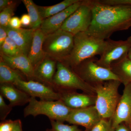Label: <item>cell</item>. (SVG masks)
Returning a JSON list of instances; mask_svg holds the SVG:
<instances>
[{"label": "cell", "instance_id": "6da1fadb", "mask_svg": "<svg viewBox=\"0 0 131 131\" xmlns=\"http://www.w3.org/2000/svg\"><path fill=\"white\" fill-rule=\"evenodd\" d=\"M93 19L86 33L105 40L114 33L131 27V6L110 5L89 0Z\"/></svg>", "mask_w": 131, "mask_h": 131}, {"label": "cell", "instance_id": "7a4b0ae2", "mask_svg": "<svg viewBox=\"0 0 131 131\" xmlns=\"http://www.w3.org/2000/svg\"><path fill=\"white\" fill-rule=\"evenodd\" d=\"M106 44V40L95 37L86 32L77 34L74 36L72 51L62 62L74 69L85 60L94 58L97 55L100 56Z\"/></svg>", "mask_w": 131, "mask_h": 131}, {"label": "cell", "instance_id": "3957f363", "mask_svg": "<svg viewBox=\"0 0 131 131\" xmlns=\"http://www.w3.org/2000/svg\"><path fill=\"white\" fill-rule=\"evenodd\" d=\"M121 83L118 80H112L94 86L96 97L95 106L102 118L112 117L121 96L119 88Z\"/></svg>", "mask_w": 131, "mask_h": 131}, {"label": "cell", "instance_id": "277c9868", "mask_svg": "<svg viewBox=\"0 0 131 131\" xmlns=\"http://www.w3.org/2000/svg\"><path fill=\"white\" fill-rule=\"evenodd\" d=\"M52 88L57 92L81 90L85 93L95 95L94 87L82 80L72 68L62 62H57Z\"/></svg>", "mask_w": 131, "mask_h": 131}, {"label": "cell", "instance_id": "5b68a950", "mask_svg": "<svg viewBox=\"0 0 131 131\" xmlns=\"http://www.w3.org/2000/svg\"><path fill=\"white\" fill-rule=\"evenodd\" d=\"M72 109L66 105L62 101H38L31 97L28 105L24 110V117L39 115L47 116L50 120L64 122Z\"/></svg>", "mask_w": 131, "mask_h": 131}, {"label": "cell", "instance_id": "8992f818", "mask_svg": "<svg viewBox=\"0 0 131 131\" xmlns=\"http://www.w3.org/2000/svg\"><path fill=\"white\" fill-rule=\"evenodd\" d=\"M74 35L60 29L45 35L43 49L47 56L63 62L69 56L74 45Z\"/></svg>", "mask_w": 131, "mask_h": 131}, {"label": "cell", "instance_id": "52a82bcc", "mask_svg": "<svg viewBox=\"0 0 131 131\" xmlns=\"http://www.w3.org/2000/svg\"><path fill=\"white\" fill-rule=\"evenodd\" d=\"M94 58L82 62L73 69L88 84L93 87L96 84L118 78L110 69L100 66Z\"/></svg>", "mask_w": 131, "mask_h": 131}, {"label": "cell", "instance_id": "ba28073f", "mask_svg": "<svg viewBox=\"0 0 131 131\" xmlns=\"http://www.w3.org/2000/svg\"><path fill=\"white\" fill-rule=\"evenodd\" d=\"M93 13L89 0H82V4L66 19L61 29L74 36L86 32L91 25Z\"/></svg>", "mask_w": 131, "mask_h": 131}, {"label": "cell", "instance_id": "9c48e42d", "mask_svg": "<svg viewBox=\"0 0 131 131\" xmlns=\"http://www.w3.org/2000/svg\"><path fill=\"white\" fill-rule=\"evenodd\" d=\"M106 46L96 63L100 66L110 69L113 65L127 57L131 47V36L126 40H106Z\"/></svg>", "mask_w": 131, "mask_h": 131}, {"label": "cell", "instance_id": "30bf717a", "mask_svg": "<svg viewBox=\"0 0 131 131\" xmlns=\"http://www.w3.org/2000/svg\"><path fill=\"white\" fill-rule=\"evenodd\" d=\"M14 84L31 97H38L41 100H60V95L58 92L50 86L39 82L33 80H19Z\"/></svg>", "mask_w": 131, "mask_h": 131}, {"label": "cell", "instance_id": "8fae6325", "mask_svg": "<svg viewBox=\"0 0 131 131\" xmlns=\"http://www.w3.org/2000/svg\"><path fill=\"white\" fill-rule=\"evenodd\" d=\"M101 119L95 106H93L72 109L66 121L73 125L83 127L85 131H88Z\"/></svg>", "mask_w": 131, "mask_h": 131}, {"label": "cell", "instance_id": "7c38bea8", "mask_svg": "<svg viewBox=\"0 0 131 131\" xmlns=\"http://www.w3.org/2000/svg\"><path fill=\"white\" fill-rule=\"evenodd\" d=\"M124 86L123 93L111 118L115 129L122 123L131 126V83Z\"/></svg>", "mask_w": 131, "mask_h": 131}, {"label": "cell", "instance_id": "4fadbf2b", "mask_svg": "<svg viewBox=\"0 0 131 131\" xmlns=\"http://www.w3.org/2000/svg\"><path fill=\"white\" fill-rule=\"evenodd\" d=\"M60 100L71 109H79L95 106V95L78 93L76 91H58Z\"/></svg>", "mask_w": 131, "mask_h": 131}, {"label": "cell", "instance_id": "5bb4252c", "mask_svg": "<svg viewBox=\"0 0 131 131\" xmlns=\"http://www.w3.org/2000/svg\"><path fill=\"white\" fill-rule=\"evenodd\" d=\"M82 2L79 0L62 12L43 20L40 30L47 35L61 29L64 21L80 6Z\"/></svg>", "mask_w": 131, "mask_h": 131}, {"label": "cell", "instance_id": "9a60e30c", "mask_svg": "<svg viewBox=\"0 0 131 131\" xmlns=\"http://www.w3.org/2000/svg\"><path fill=\"white\" fill-rule=\"evenodd\" d=\"M1 59L11 68L21 72L27 80L38 81L35 76V69L27 56L21 54L9 56L1 52Z\"/></svg>", "mask_w": 131, "mask_h": 131}, {"label": "cell", "instance_id": "2e32d148", "mask_svg": "<svg viewBox=\"0 0 131 131\" xmlns=\"http://www.w3.org/2000/svg\"><path fill=\"white\" fill-rule=\"evenodd\" d=\"M6 28L8 37L15 42L22 54L27 56L35 30L30 28L14 29L8 26Z\"/></svg>", "mask_w": 131, "mask_h": 131}, {"label": "cell", "instance_id": "e0dca14e", "mask_svg": "<svg viewBox=\"0 0 131 131\" xmlns=\"http://www.w3.org/2000/svg\"><path fill=\"white\" fill-rule=\"evenodd\" d=\"M57 63L56 60L46 56L35 69V76L38 81L52 88V80L56 71Z\"/></svg>", "mask_w": 131, "mask_h": 131}, {"label": "cell", "instance_id": "ac0fdd59", "mask_svg": "<svg viewBox=\"0 0 131 131\" xmlns=\"http://www.w3.org/2000/svg\"><path fill=\"white\" fill-rule=\"evenodd\" d=\"M0 92L1 94L8 100L9 105L13 107L24 105L29 103L31 98L28 94L11 83L1 84Z\"/></svg>", "mask_w": 131, "mask_h": 131}, {"label": "cell", "instance_id": "d6986e66", "mask_svg": "<svg viewBox=\"0 0 131 131\" xmlns=\"http://www.w3.org/2000/svg\"><path fill=\"white\" fill-rule=\"evenodd\" d=\"M45 35L40 28L34 31L31 44L27 57L34 69L47 55L43 49V44Z\"/></svg>", "mask_w": 131, "mask_h": 131}, {"label": "cell", "instance_id": "ffe728a7", "mask_svg": "<svg viewBox=\"0 0 131 131\" xmlns=\"http://www.w3.org/2000/svg\"><path fill=\"white\" fill-rule=\"evenodd\" d=\"M26 77L20 71L14 69L4 62L0 60V83L14 84L19 80H26Z\"/></svg>", "mask_w": 131, "mask_h": 131}, {"label": "cell", "instance_id": "44dd1931", "mask_svg": "<svg viewBox=\"0 0 131 131\" xmlns=\"http://www.w3.org/2000/svg\"><path fill=\"white\" fill-rule=\"evenodd\" d=\"M110 69L124 85L131 83V60L128 58L113 64Z\"/></svg>", "mask_w": 131, "mask_h": 131}, {"label": "cell", "instance_id": "7402d4cb", "mask_svg": "<svg viewBox=\"0 0 131 131\" xmlns=\"http://www.w3.org/2000/svg\"><path fill=\"white\" fill-rule=\"evenodd\" d=\"M79 0H64L56 5L48 6H38V9L43 20L60 13L77 2Z\"/></svg>", "mask_w": 131, "mask_h": 131}, {"label": "cell", "instance_id": "603a6c76", "mask_svg": "<svg viewBox=\"0 0 131 131\" xmlns=\"http://www.w3.org/2000/svg\"><path fill=\"white\" fill-rule=\"evenodd\" d=\"M28 12V14L30 18L31 24L29 28L34 30L40 28L43 19L40 15L37 5L32 0H22Z\"/></svg>", "mask_w": 131, "mask_h": 131}, {"label": "cell", "instance_id": "cb8c5ba5", "mask_svg": "<svg viewBox=\"0 0 131 131\" xmlns=\"http://www.w3.org/2000/svg\"><path fill=\"white\" fill-rule=\"evenodd\" d=\"M1 48V52L9 56H14L23 54L15 42L8 37L6 39Z\"/></svg>", "mask_w": 131, "mask_h": 131}, {"label": "cell", "instance_id": "d4e9b609", "mask_svg": "<svg viewBox=\"0 0 131 131\" xmlns=\"http://www.w3.org/2000/svg\"><path fill=\"white\" fill-rule=\"evenodd\" d=\"M18 2L14 1L11 5L0 13V26L6 27L9 25L10 19L13 17Z\"/></svg>", "mask_w": 131, "mask_h": 131}, {"label": "cell", "instance_id": "484cf974", "mask_svg": "<svg viewBox=\"0 0 131 131\" xmlns=\"http://www.w3.org/2000/svg\"><path fill=\"white\" fill-rule=\"evenodd\" d=\"M51 128L46 131H83L77 126L66 125L64 122L56 121L50 120Z\"/></svg>", "mask_w": 131, "mask_h": 131}, {"label": "cell", "instance_id": "4316f807", "mask_svg": "<svg viewBox=\"0 0 131 131\" xmlns=\"http://www.w3.org/2000/svg\"><path fill=\"white\" fill-rule=\"evenodd\" d=\"M111 119L102 118L100 121L88 131H114Z\"/></svg>", "mask_w": 131, "mask_h": 131}, {"label": "cell", "instance_id": "83f0119b", "mask_svg": "<svg viewBox=\"0 0 131 131\" xmlns=\"http://www.w3.org/2000/svg\"><path fill=\"white\" fill-rule=\"evenodd\" d=\"M11 105L6 104L4 100L3 96L0 94V119L2 121L5 120L8 115L13 109Z\"/></svg>", "mask_w": 131, "mask_h": 131}, {"label": "cell", "instance_id": "f1b7e54d", "mask_svg": "<svg viewBox=\"0 0 131 131\" xmlns=\"http://www.w3.org/2000/svg\"><path fill=\"white\" fill-rule=\"evenodd\" d=\"M15 121L8 120L2 121L0 124V131H13Z\"/></svg>", "mask_w": 131, "mask_h": 131}, {"label": "cell", "instance_id": "f546056e", "mask_svg": "<svg viewBox=\"0 0 131 131\" xmlns=\"http://www.w3.org/2000/svg\"><path fill=\"white\" fill-rule=\"evenodd\" d=\"M100 2L110 5H126L131 6V0H98Z\"/></svg>", "mask_w": 131, "mask_h": 131}, {"label": "cell", "instance_id": "4dcf8cb0", "mask_svg": "<svg viewBox=\"0 0 131 131\" xmlns=\"http://www.w3.org/2000/svg\"><path fill=\"white\" fill-rule=\"evenodd\" d=\"M21 26L20 18L17 16H13L9 21L8 27L13 29H18L21 28Z\"/></svg>", "mask_w": 131, "mask_h": 131}, {"label": "cell", "instance_id": "1f68e13d", "mask_svg": "<svg viewBox=\"0 0 131 131\" xmlns=\"http://www.w3.org/2000/svg\"><path fill=\"white\" fill-rule=\"evenodd\" d=\"M21 25L24 26L30 27L31 24L30 18L28 14H25L20 18Z\"/></svg>", "mask_w": 131, "mask_h": 131}, {"label": "cell", "instance_id": "d6a6232c", "mask_svg": "<svg viewBox=\"0 0 131 131\" xmlns=\"http://www.w3.org/2000/svg\"><path fill=\"white\" fill-rule=\"evenodd\" d=\"M7 37L6 27L0 26V46L2 45Z\"/></svg>", "mask_w": 131, "mask_h": 131}, {"label": "cell", "instance_id": "836d02e7", "mask_svg": "<svg viewBox=\"0 0 131 131\" xmlns=\"http://www.w3.org/2000/svg\"><path fill=\"white\" fill-rule=\"evenodd\" d=\"M14 2L11 0H0V12H1Z\"/></svg>", "mask_w": 131, "mask_h": 131}, {"label": "cell", "instance_id": "e575fe53", "mask_svg": "<svg viewBox=\"0 0 131 131\" xmlns=\"http://www.w3.org/2000/svg\"><path fill=\"white\" fill-rule=\"evenodd\" d=\"M114 131H131V128L127 124L122 123L115 128Z\"/></svg>", "mask_w": 131, "mask_h": 131}, {"label": "cell", "instance_id": "d590c367", "mask_svg": "<svg viewBox=\"0 0 131 131\" xmlns=\"http://www.w3.org/2000/svg\"><path fill=\"white\" fill-rule=\"evenodd\" d=\"M13 131H23L22 129V123L20 119L15 120V124Z\"/></svg>", "mask_w": 131, "mask_h": 131}, {"label": "cell", "instance_id": "8d00e7d4", "mask_svg": "<svg viewBox=\"0 0 131 131\" xmlns=\"http://www.w3.org/2000/svg\"><path fill=\"white\" fill-rule=\"evenodd\" d=\"M127 58L131 60V47L129 50V52H128V55H127Z\"/></svg>", "mask_w": 131, "mask_h": 131}, {"label": "cell", "instance_id": "74e56055", "mask_svg": "<svg viewBox=\"0 0 131 131\" xmlns=\"http://www.w3.org/2000/svg\"></svg>", "mask_w": 131, "mask_h": 131}]
</instances>
